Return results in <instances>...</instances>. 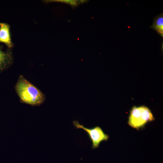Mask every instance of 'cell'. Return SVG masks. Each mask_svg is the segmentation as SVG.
I'll return each instance as SVG.
<instances>
[{"mask_svg": "<svg viewBox=\"0 0 163 163\" xmlns=\"http://www.w3.org/2000/svg\"><path fill=\"white\" fill-rule=\"evenodd\" d=\"M20 101L32 106H38L46 100L45 95L22 75L19 76L15 86Z\"/></svg>", "mask_w": 163, "mask_h": 163, "instance_id": "1", "label": "cell"}, {"mask_svg": "<svg viewBox=\"0 0 163 163\" xmlns=\"http://www.w3.org/2000/svg\"><path fill=\"white\" fill-rule=\"evenodd\" d=\"M154 119L152 112L147 107L134 106L130 111L128 123L131 127L139 129Z\"/></svg>", "mask_w": 163, "mask_h": 163, "instance_id": "2", "label": "cell"}, {"mask_svg": "<svg viewBox=\"0 0 163 163\" xmlns=\"http://www.w3.org/2000/svg\"><path fill=\"white\" fill-rule=\"evenodd\" d=\"M73 123L75 128L82 129L87 133L92 142L91 148L92 149L98 148L101 142L107 141L109 138V136L105 134L101 128L99 126L88 128L85 127L76 120L74 121Z\"/></svg>", "mask_w": 163, "mask_h": 163, "instance_id": "3", "label": "cell"}, {"mask_svg": "<svg viewBox=\"0 0 163 163\" xmlns=\"http://www.w3.org/2000/svg\"><path fill=\"white\" fill-rule=\"evenodd\" d=\"M12 49L7 48L4 51L0 44V73L8 69L13 64L14 57Z\"/></svg>", "mask_w": 163, "mask_h": 163, "instance_id": "4", "label": "cell"}, {"mask_svg": "<svg viewBox=\"0 0 163 163\" xmlns=\"http://www.w3.org/2000/svg\"><path fill=\"white\" fill-rule=\"evenodd\" d=\"M9 24L0 22V43H4L7 48L12 49L14 44L12 41Z\"/></svg>", "mask_w": 163, "mask_h": 163, "instance_id": "5", "label": "cell"}, {"mask_svg": "<svg viewBox=\"0 0 163 163\" xmlns=\"http://www.w3.org/2000/svg\"><path fill=\"white\" fill-rule=\"evenodd\" d=\"M150 27L156 31L159 35L163 37V14L162 13L157 15L154 18L153 24Z\"/></svg>", "mask_w": 163, "mask_h": 163, "instance_id": "6", "label": "cell"}, {"mask_svg": "<svg viewBox=\"0 0 163 163\" xmlns=\"http://www.w3.org/2000/svg\"><path fill=\"white\" fill-rule=\"evenodd\" d=\"M78 1L76 0H47L44 1L45 2H59L62 3H64L66 4H68L69 5L75 7L78 6V3L80 1Z\"/></svg>", "mask_w": 163, "mask_h": 163, "instance_id": "7", "label": "cell"}]
</instances>
